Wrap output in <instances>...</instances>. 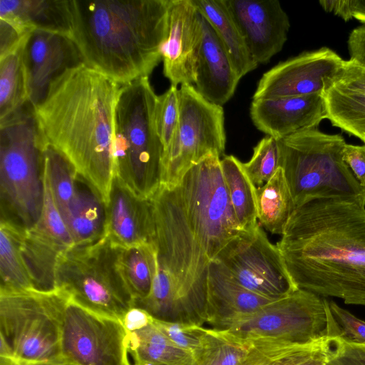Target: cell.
Segmentation results:
<instances>
[{
    "label": "cell",
    "mask_w": 365,
    "mask_h": 365,
    "mask_svg": "<svg viewBox=\"0 0 365 365\" xmlns=\"http://www.w3.org/2000/svg\"><path fill=\"white\" fill-rule=\"evenodd\" d=\"M152 322L175 344L193 356L200 349L206 330L203 326L153 319Z\"/></svg>",
    "instance_id": "38"
},
{
    "label": "cell",
    "mask_w": 365,
    "mask_h": 365,
    "mask_svg": "<svg viewBox=\"0 0 365 365\" xmlns=\"http://www.w3.org/2000/svg\"><path fill=\"white\" fill-rule=\"evenodd\" d=\"M326 365H329V364H326Z\"/></svg>",
    "instance_id": "47"
},
{
    "label": "cell",
    "mask_w": 365,
    "mask_h": 365,
    "mask_svg": "<svg viewBox=\"0 0 365 365\" xmlns=\"http://www.w3.org/2000/svg\"><path fill=\"white\" fill-rule=\"evenodd\" d=\"M343 159L361 186L365 188V145L346 144Z\"/></svg>",
    "instance_id": "43"
},
{
    "label": "cell",
    "mask_w": 365,
    "mask_h": 365,
    "mask_svg": "<svg viewBox=\"0 0 365 365\" xmlns=\"http://www.w3.org/2000/svg\"><path fill=\"white\" fill-rule=\"evenodd\" d=\"M158 96L148 76L120 85L115 110V177L143 199L161 185L163 146L155 123Z\"/></svg>",
    "instance_id": "5"
},
{
    "label": "cell",
    "mask_w": 365,
    "mask_h": 365,
    "mask_svg": "<svg viewBox=\"0 0 365 365\" xmlns=\"http://www.w3.org/2000/svg\"><path fill=\"white\" fill-rule=\"evenodd\" d=\"M0 20L23 36L44 30L68 36L65 0H1Z\"/></svg>",
    "instance_id": "23"
},
{
    "label": "cell",
    "mask_w": 365,
    "mask_h": 365,
    "mask_svg": "<svg viewBox=\"0 0 365 365\" xmlns=\"http://www.w3.org/2000/svg\"><path fill=\"white\" fill-rule=\"evenodd\" d=\"M180 116L173 140L163 154L161 185L174 187L195 165L212 154L223 155L225 116L191 84L179 89Z\"/></svg>",
    "instance_id": "11"
},
{
    "label": "cell",
    "mask_w": 365,
    "mask_h": 365,
    "mask_svg": "<svg viewBox=\"0 0 365 365\" xmlns=\"http://www.w3.org/2000/svg\"><path fill=\"white\" fill-rule=\"evenodd\" d=\"M220 156L193 165L174 187L160 185L150 199L153 243L170 274L175 322L203 326L208 267L241 230L224 181Z\"/></svg>",
    "instance_id": "1"
},
{
    "label": "cell",
    "mask_w": 365,
    "mask_h": 365,
    "mask_svg": "<svg viewBox=\"0 0 365 365\" xmlns=\"http://www.w3.org/2000/svg\"><path fill=\"white\" fill-rule=\"evenodd\" d=\"M214 261L240 285L268 299H279L298 289L279 248L269 242L258 222L242 230Z\"/></svg>",
    "instance_id": "12"
},
{
    "label": "cell",
    "mask_w": 365,
    "mask_h": 365,
    "mask_svg": "<svg viewBox=\"0 0 365 365\" xmlns=\"http://www.w3.org/2000/svg\"><path fill=\"white\" fill-rule=\"evenodd\" d=\"M242 168L257 188L269 181L281 167V152L278 140L271 136L262 138L254 148L253 155Z\"/></svg>",
    "instance_id": "36"
},
{
    "label": "cell",
    "mask_w": 365,
    "mask_h": 365,
    "mask_svg": "<svg viewBox=\"0 0 365 365\" xmlns=\"http://www.w3.org/2000/svg\"><path fill=\"white\" fill-rule=\"evenodd\" d=\"M255 60L267 63L283 48L289 17L277 0H223Z\"/></svg>",
    "instance_id": "18"
},
{
    "label": "cell",
    "mask_w": 365,
    "mask_h": 365,
    "mask_svg": "<svg viewBox=\"0 0 365 365\" xmlns=\"http://www.w3.org/2000/svg\"><path fill=\"white\" fill-rule=\"evenodd\" d=\"M329 305L339 329L338 338L350 343L365 345V322L333 301H329Z\"/></svg>",
    "instance_id": "39"
},
{
    "label": "cell",
    "mask_w": 365,
    "mask_h": 365,
    "mask_svg": "<svg viewBox=\"0 0 365 365\" xmlns=\"http://www.w3.org/2000/svg\"><path fill=\"white\" fill-rule=\"evenodd\" d=\"M298 289L365 306V207L320 199L297 207L277 244Z\"/></svg>",
    "instance_id": "2"
},
{
    "label": "cell",
    "mask_w": 365,
    "mask_h": 365,
    "mask_svg": "<svg viewBox=\"0 0 365 365\" xmlns=\"http://www.w3.org/2000/svg\"><path fill=\"white\" fill-rule=\"evenodd\" d=\"M278 142L281 168L296 208L320 199L353 200L365 207V188L343 159L346 143L341 135L315 128Z\"/></svg>",
    "instance_id": "7"
},
{
    "label": "cell",
    "mask_w": 365,
    "mask_h": 365,
    "mask_svg": "<svg viewBox=\"0 0 365 365\" xmlns=\"http://www.w3.org/2000/svg\"><path fill=\"white\" fill-rule=\"evenodd\" d=\"M199 12L213 28L240 78L255 69L245 40L223 0H192Z\"/></svg>",
    "instance_id": "26"
},
{
    "label": "cell",
    "mask_w": 365,
    "mask_h": 365,
    "mask_svg": "<svg viewBox=\"0 0 365 365\" xmlns=\"http://www.w3.org/2000/svg\"><path fill=\"white\" fill-rule=\"evenodd\" d=\"M350 61L365 68V24L350 33L348 38Z\"/></svg>",
    "instance_id": "44"
},
{
    "label": "cell",
    "mask_w": 365,
    "mask_h": 365,
    "mask_svg": "<svg viewBox=\"0 0 365 365\" xmlns=\"http://www.w3.org/2000/svg\"><path fill=\"white\" fill-rule=\"evenodd\" d=\"M23 45L0 57V123L20 111L28 103L22 63Z\"/></svg>",
    "instance_id": "33"
},
{
    "label": "cell",
    "mask_w": 365,
    "mask_h": 365,
    "mask_svg": "<svg viewBox=\"0 0 365 365\" xmlns=\"http://www.w3.org/2000/svg\"><path fill=\"white\" fill-rule=\"evenodd\" d=\"M321 6L347 21L353 18L365 23V0H324Z\"/></svg>",
    "instance_id": "41"
},
{
    "label": "cell",
    "mask_w": 365,
    "mask_h": 365,
    "mask_svg": "<svg viewBox=\"0 0 365 365\" xmlns=\"http://www.w3.org/2000/svg\"><path fill=\"white\" fill-rule=\"evenodd\" d=\"M250 346L227 331L206 328L193 365H238Z\"/></svg>",
    "instance_id": "34"
},
{
    "label": "cell",
    "mask_w": 365,
    "mask_h": 365,
    "mask_svg": "<svg viewBox=\"0 0 365 365\" xmlns=\"http://www.w3.org/2000/svg\"><path fill=\"white\" fill-rule=\"evenodd\" d=\"M202 38L201 14L192 0H169L163 73L171 85L194 84Z\"/></svg>",
    "instance_id": "17"
},
{
    "label": "cell",
    "mask_w": 365,
    "mask_h": 365,
    "mask_svg": "<svg viewBox=\"0 0 365 365\" xmlns=\"http://www.w3.org/2000/svg\"><path fill=\"white\" fill-rule=\"evenodd\" d=\"M43 175L62 213L75 197L78 175L66 158L48 143L43 150Z\"/></svg>",
    "instance_id": "35"
},
{
    "label": "cell",
    "mask_w": 365,
    "mask_h": 365,
    "mask_svg": "<svg viewBox=\"0 0 365 365\" xmlns=\"http://www.w3.org/2000/svg\"><path fill=\"white\" fill-rule=\"evenodd\" d=\"M22 63L28 102L35 108L45 98L50 86L59 76L83 61L68 36L35 30L24 43Z\"/></svg>",
    "instance_id": "16"
},
{
    "label": "cell",
    "mask_w": 365,
    "mask_h": 365,
    "mask_svg": "<svg viewBox=\"0 0 365 365\" xmlns=\"http://www.w3.org/2000/svg\"><path fill=\"white\" fill-rule=\"evenodd\" d=\"M329 365H365V345L334 339Z\"/></svg>",
    "instance_id": "40"
},
{
    "label": "cell",
    "mask_w": 365,
    "mask_h": 365,
    "mask_svg": "<svg viewBox=\"0 0 365 365\" xmlns=\"http://www.w3.org/2000/svg\"><path fill=\"white\" fill-rule=\"evenodd\" d=\"M250 117L256 128L277 140L315 128L327 118L323 94L253 99Z\"/></svg>",
    "instance_id": "19"
},
{
    "label": "cell",
    "mask_w": 365,
    "mask_h": 365,
    "mask_svg": "<svg viewBox=\"0 0 365 365\" xmlns=\"http://www.w3.org/2000/svg\"><path fill=\"white\" fill-rule=\"evenodd\" d=\"M221 168L228 196L242 230L257 223V187L245 172L242 162L233 155H225Z\"/></svg>",
    "instance_id": "31"
},
{
    "label": "cell",
    "mask_w": 365,
    "mask_h": 365,
    "mask_svg": "<svg viewBox=\"0 0 365 365\" xmlns=\"http://www.w3.org/2000/svg\"><path fill=\"white\" fill-rule=\"evenodd\" d=\"M344 60L322 47L279 63L260 78L253 99L323 94L341 71Z\"/></svg>",
    "instance_id": "14"
},
{
    "label": "cell",
    "mask_w": 365,
    "mask_h": 365,
    "mask_svg": "<svg viewBox=\"0 0 365 365\" xmlns=\"http://www.w3.org/2000/svg\"><path fill=\"white\" fill-rule=\"evenodd\" d=\"M364 143H365V141Z\"/></svg>",
    "instance_id": "48"
},
{
    "label": "cell",
    "mask_w": 365,
    "mask_h": 365,
    "mask_svg": "<svg viewBox=\"0 0 365 365\" xmlns=\"http://www.w3.org/2000/svg\"><path fill=\"white\" fill-rule=\"evenodd\" d=\"M179 116V89L177 86L171 85L163 94L158 96L155 108L156 128L164 153L168 148L175 133Z\"/></svg>",
    "instance_id": "37"
},
{
    "label": "cell",
    "mask_w": 365,
    "mask_h": 365,
    "mask_svg": "<svg viewBox=\"0 0 365 365\" xmlns=\"http://www.w3.org/2000/svg\"><path fill=\"white\" fill-rule=\"evenodd\" d=\"M127 339L121 321L90 311L69 298L62 324L61 359L77 365H131Z\"/></svg>",
    "instance_id": "13"
},
{
    "label": "cell",
    "mask_w": 365,
    "mask_h": 365,
    "mask_svg": "<svg viewBox=\"0 0 365 365\" xmlns=\"http://www.w3.org/2000/svg\"><path fill=\"white\" fill-rule=\"evenodd\" d=\"M118 263L134 302L148 297L158 264L154 244L148 242L126 248L120 247Z\"/></svg>",
    "instance_id": "30"
},
{
    "label": "cell",
    "mask_w": 365,
    "mask_h": 365,
    "mask_svg": "<svg viewBox=\"0 0 365 365\" xmlns=\"http://www.w3.org/2000/svg\"><path fill=\"white\" fill-rule=\"evenodd\" d=\"M120 85L81 63L64 71L34 109L47 143L108 204L115 177V110Z\"/></svg>",
    "instance_id": "3"
},
{
    "label": "cell",
    "mask_w": 365,
    "mask_h": 365,
    "mask_svg": "<svg viewBox=\"0 0 365 365\" xmlns=\"http://www.w3.org/2000/svg\"><path fill=\"white\" fill-rule=\"evenodd\" d=\"M272 301L274 299L258 295L240 285L215 261L210 262L205 321L209 328L227 330L243 317Z\"/></svg>",
    "instance_id": "21"
},
{
    "label": "cell",
    "mask_w": 365,
    "mask_h": 365,
    "mask_svg": "<svg viewBox=\"0 0 365 365\" xmlns=\"http://www.w3.org/2000/svg\"><path fill=\"white\" fill-rule=\"evenodd\" d=\"M201 23L202 38L194 84L206 100L222 106L232 98L240 78L222 42L202 14Z\"/></svg>",
    "instance_id": "22"
},
{
    "label": "cell",
    "mask_w": 365,
    "mask_h": 365,
    "mask_svg": "<svg viewBox=\"0 0 365 365\" xmlns=\"http://www.w3.org/2000/svg\"><path fill=\"white\" fill-rule=\"evenodd\" d=\"M248 342L305 345L339 336L329 301L297 289L243 317L227 330Z\"/></svg>",
    "instance_id": "10"
},
{
    "label": "cell",
    "mask_w": 365,
    "mask_h": 365,
    "mask_svg": "<svg viewBox=\"0 0 365 365\" xmlns=\"http://www.w3.org/2000/svg\"><path fill=\"white\" fill-rule=\"evenodd\" d=\"M256 200L259 225L272 234L282 235L296 207L281 167L256 189Z\"/></svg>",
    "instance_id": "29"
},
{
    "label": "cell",
    "mask_w": 365,
    "mask_h": 365,
    "mask_svg": "<svg viewBox=\"0 0 365 365\" xmlns=\"http://www.w3.org/2000/svg\"><path fill=\"white\" fill-rule=\"evenodd\" d=\"M169 0H65L68 37L83 63L120 85L162 59Z\"/></svg>",
    "instance_id": "4"
},
{
    "label": "cell",
    "mask_w": 365,
    "mask_h": 365,
    "mask_svg": "<svg viewBox=\"0 0 365 365\" xmlns=\"http://www.w3.org/2000/svg\"><path fill=\"white\" fill-rule=\"evenodd\" d=\"M61 214L75 245L94 242L106 235V205L79 176L75 197Z\"/></svg>",
    "instance_id": "24"
},
{
    "label": "cell",
    "mask_w": 365,
    "mask_h": 365,
    "mask_svg": "<svg viewBox=\"0 0 365 365\" xmlns=\"http://www.w3.org/2000/svg\"><path fill=\"white\" fill-rule=\"evenodd\" d=\"M327 118L332 125L365 141V94L334 86L323 93Z\"/></svg>",
    "instance_id": "32"
},
{
    "label": "cell",
    "mask_w": 365,
    "mask_h": 365,
    "mask_svg": "<svg viewBox=\"0 0 365 365\" xmlns=\"http://www.w3.org/2000/svg\"><path fill=\"white\" fill-rule=\"evenodd\" d=\"M106 234L123 248L153 242L154 235L150 199L137 196L115 177L106 206Z\"/></svg>",
    "instance_id": "20"
},
{
    "label": "cell",
    "mask_w": 365,
    "mask_h": 365,
    "mask_svg": "<svg viewBox=\"0 0 365 365\" xmlns=\"http://www.w3.org/2000/svg\"><path fill=\"white\" fill-rule=\"evenodd\" d=\"M75 245L55 202L46 199L37 222L26 229L21 245L24 260L34 289H58L56 274L64 254Z\"/></svg>",
    "instance_id": "15"
},
{
    "label": "cell",
    "mask_w": 365,
    "mask_h": 365,
    "mask_svg": "<svg viewBox=\"0 0 365 365\" xmlns=\"http://www.w3.org/2000/svg\"><path fill=\"white\" fill-rule=\"evenodd\" d=\"M334 339L305 345L250 342L251 346L238 365H326L333 350Z\"/></svg>",
    "instance_id": "25"
},
{
    "label": "cell",
    "mask_w": 365,
    "mask_h": 365,
    "mask_svg": "<svg viewBox=\"0 0 365 365\" xmlns=\"http://www.w3.org/2000/svg\"><path fill=\"white\" fill-rule=\"evenodd\" d=\"M26 365H77V364L67 361L63 359H61L55 360V361L30 364H26Z\"/></svg>",
    "instance_id": "46"
},
{
    "label": "cell",
    "mask_w": 365,
    "mask_h": 365,
    "mask_svg": "<svg viewBox=\"0 0 365 365\" xmlns=\"http://www.w3.org/2000/svg\"><path fill=\"white\" fill-rule=\"evenodd\" d=\"M120 248L106 234L94 242L74 245L62 257L56 280L58 289L78 304L123 322L134 299L120 269Z\"/></svg>",
    "instance_id": "8"
},
{
    "label": "cell",
    "mask_w": 365,
    "mask_h": 365,
    "mask_svg": "<svg viewBox=\"0 0 365 365\" xmlns=\"http://www.w3.org/2000/svg\"><path fill=\"white\" fill-rule=\"evenodd\" d=\"M26 228L1 217L0 293L34 290L21 252Z\"/></svg>",
    "instance_id": "28"
},
{
    "label": "cell",
    "mask_w": 365,
    "mask_h": 365,
    "mask_svg": "<svg viewBox=\"0 0 365 365\" xmlns=\"http://www.w3.org/2000/svg\"><path fill=\"white\" fill-rule=\"evenodd\" d=\"M47 143L29 102L0 123L1 217L26 229L35 225L41 213Z\"/></svg>",
    "instance_id": "6"
},
{
    "label": "cell",
    "mask_w": 365,
    "mask_h": 365,
    "mask_svg": "<svg viewBox=\"0 0 365 365\" xmlns=\"http://www.w3.org/2000/svg\"><path fill=\"white\" fill-rule=\"evenodd\" d=\"M127 346L133 365L194 364L193 355L175 344L153 322L128 331Z\"/></svg>",
    "instance_id": "27"
},
{
    "label": "cell",
    "mask_w": 365,
    "mask_h": 365,
    "mask_svg": "<svg viewBox=\"0 0 365 365\" xmlns=\"http://www.w3.org/2000/svg\"><path fill=\"white\" fill-rule=\"evenodd\" d=\"M333 86L365 94V68L350 60L344 61Z\"/></svg>",
    "instance_id": "42"
},
{
    "label": "cell",
    "mask_w": 365,
    "mask_h": 365,
    "mask_svg": "<svg viewBox=\"0 0 365 365\" xmlns=\"http://www.w3.org/2000/svg\"><path fill=\"white\" fill-rule=\"evenodd\" d=\"M69 296L62 289L0 293V342L21 364L58 360Z\"/></svg>",
    "instance_id": "9"
},
{
    "label": "cell",
    "mask_w": 365,
    "mask_h": 365,
    "mask_svg": "<svg viewBox=\"0 0 365 365\" xmlns=\"http://www.w3.org/2000/svg\"><path fill=\"white\" fill-rule=\"evenodd\" d=\"M152 317L145 311L133 307L125 316L123 323L128 331L141 329L152 322Z\"/></svg>",
    "instance_id": "45"
}]
</instances>
